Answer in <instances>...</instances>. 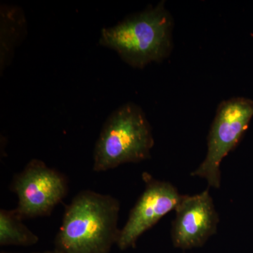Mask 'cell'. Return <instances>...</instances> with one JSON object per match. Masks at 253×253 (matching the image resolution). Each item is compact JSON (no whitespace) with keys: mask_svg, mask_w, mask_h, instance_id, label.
<instances>
[{"mask_svg":"<svg viewBox=\"0 0 253 253\" xmlns=\"http://www.w3.org/2000/svg\"><path fill=\"white\" fill-rule=\"evenodd\" d=\"M121 205L110 195L83 190L73 198L63 214L55 239L62 253H109L117 244Z\"/></svg>","mask_w":253,"mask_h":253,"instance_id":"obj_1","label":"cell"},{"mask_svg":"<svg viewBox=\"0 0 253 253\" xmlns=\"http://www.w3.org/2000/svg\"><path fill=\"white\" fill-rule=\"evenodd\" d=\"M173 18L164 1L101 30L99 44L114 50L129 66L161 62L172 49Z\"/></svg>","mask_w":253,"mask_h":253,"instance_id":"obj_2","label":"cell"},{"mask_svg":"<svg viewBox=\"0 0 253 253\" xmlns=\"http://www.w3.org/2000/svg\"><path fill=\"white\" fill-rule=\"evenodd\" d=\"M154 145L152 129L139 106L127 103L106 119L93 154L95 172H106L126 163L149 159Z\"/></svg>","mask_w":253,"mask_h":253,"instance_id":"obj_3","label":"cell"},{"mask_svg":"<svg viewBox=\"0 0 253 253\" xmlns=\"http://www.w3.org/2000/svg\"><path fill=\"white\" fill-rule=\"evenodd\" d=\"M253 117V99L234 97L222 101L208 134L206 157L191 175L204 178L210 186L219 189L221 163L239 144Z\"/></svg>","mask_w":253,"mask_h":253,"instance_id":"obj_4","label":"cell"},{"mask_svg":"<svg viewBox=\"0 0 253 253\" xmlns=\"http://www.w3.org/2000/svg\"><path fill=\"white\" fill-rule=\"evenodd\" d=\"M10 189L17 195L15 210L23 220L49 215L67 195L68 181L59 171L33 159L14 176Z\"/></svg>","mask_w":253,"mask_h":253,"instance_id":"obj_5","label":"cell"},{"mask_svg":"<svg viewBox=\"0 0 253 253\" xmlns=\"http://www.w3.org/2000/svg\"><path fill=\"white\" fill-rule=\"evenodd\" d=\"M143 179L146 183L144 192L120 232L117 245L123 251L134 248L139 238L175 210L182 199V195L170 183L155 179L146 172L143 174Z\"/></svg>","mask_w":253,"mask_h":253,"instance_id":"obj_6","label":"cell"},{"mask_svg":"<svg viewBox=\"0 0 253 253\" xmlns=\"http://www.w3.org/2000/svg\"><path fill=\"white\" fill-rule=\"evenodd\" d=\"M174 211L171 235L178 249L202 246L217 231L219 215L208 189L194 196H183Z\"/></svg>","mask_w":253,"mask_h":253,"instance_id":"obj_7","label":"cell"},{"mask_svg":"<svg viewBox=\"0 0 253 253\" xmlns=\"http://www.w3.org/2000/svg\"><path fill=\"white\" fill-rule=\"evenodd\" d=\"M26 20L22 10L15 6H1V71L9 63L16 46L26 32Z\"/></svg>","mask_w":253,"mask_h":253,"instance_id":"obj_8","label":"cell"},{"mask_svg":"<svg viewBox=\"0 0 253 253\" xmlns=\"http://www.w3.org/2000/svg\"><path fill=\"white\" fill-rule=\"evenodd\" d=\"M16 210L0 211V245L1 246H31L39 238L22 222Z\"/></svg>","mask_w":253,"mask_h":253,"instance_id":"obj_9","label":"cell"},{"mask_svg":"<svg viewBox=\"0 0 253 253\" xmlns=\"http://www.w3.org/2000/svg\"><path fill=\"white\" fill-rule=\"evenodd\" d=\"M33 253H62L60 252V251H57V250L54 249V251H44V252Z\"/></svg>","mask_w":253,"mask_h":253,"instance_id":"obj_10","label":"cell"},{"mask_svg":"<svg viewBox=\"0 0 253 253\" xmlns=\"http://www.w3.org/2000/svg\"><path fill=\"white\" fill-rule=\"evenodd\" d=\"M1 253H10L1 252Z\"/></svg>","mask_w":253,"mask_h":253,"instance_id":"obj_11","label":"cell"}]
</instances>
